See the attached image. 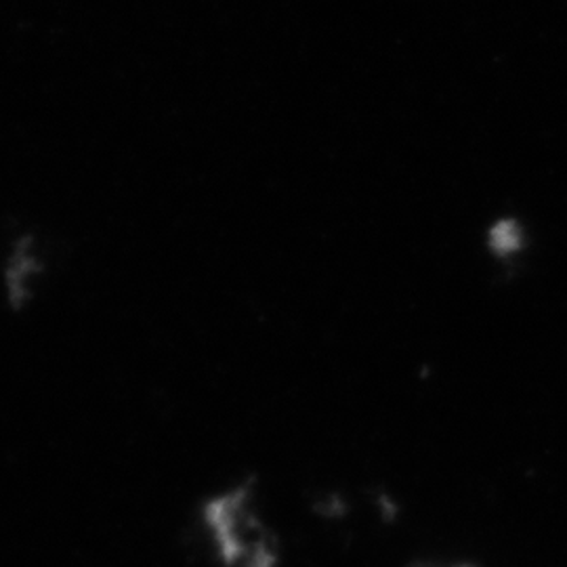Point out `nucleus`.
<instances>
[{
  "label": "nucleus",
  "instance_id": "1",
  "mask_svg": "<svg viewBox=\"0 0 567 567\" xmlns=\"http://www.w3.org/2000/svg\"><path fill=\"white\" fill-rule=\"evenodd\" d=\"M489 244L496 252L507 255L513 252L519 246V229L513 221H501L494 225L492 234H489Z\"/></svg>",
  "mask_w": 567,
  "mask_h": 567
}]
</instances>
